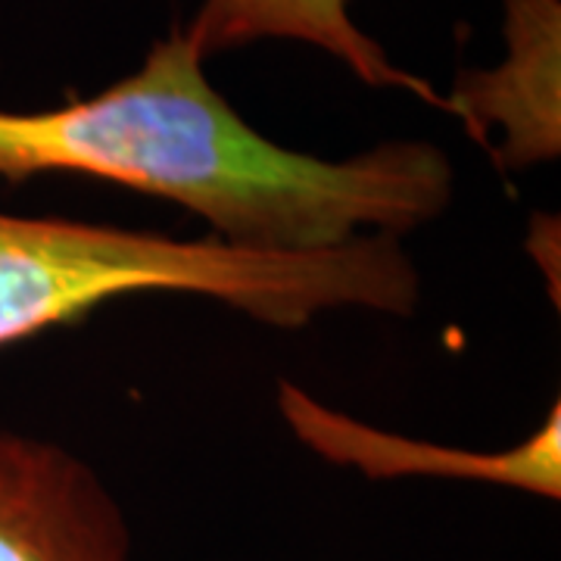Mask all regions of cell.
Masks as SVG:
<instances>
[{"instance_id": "cell-1", "label": "cell", "mask_w": 561, "mask_h": 561, "mask_svg": "<svg viewBox=\"0 0 561 561\" xmlns=\"http://www.w3.org/2000/svg\"><path fill=\"white\" fill-rule=\"evenodd\" d=\"M76 172L201 216L213 238L272 253L402 238L440 219L456 172L440 147L390 140L321 160L260 135L203 72L184 28L106 91L44 113H0V179Z\"/></svg>"}, {"instance_id": "cell-2", "label": "cell", "mask_w": 561, "mask_h": 561, "mask_svg": "<svg viewBox=\"0 0 561 561\" xmlns=\"http://www.w3.org/2000/svg\"><path fill=\"white\" fill-rule=\"evenodd\" d=\"M131 294L206 297L294 331L337 309L415 316L421 275L390 234L272 253L213 234L181 241L116 225L0 213V346Z\"/></svg>"}, {"instance_id": "cell-3", "label": "cell", "mask_w": 561, "mask_h": 561, "mask_svg": "<svg viewBox=\"0 0 561 561\" xmlns=\"http://www.w3.org/2000/svg\"><path fill=\"white\" fill-rule=\"evenodd\" d=\"M0 561H131V530L88 461L0 434Z\"/></svg>"}, {"instance_id": "cell-4", "label": "cell", "mask_w": 561, "mask_h": 561, "mask_svg": "<svg viewBox=\"0 0 561 561\" xmlns=\"http://www.w3.org/2000/svg\"><path fill=\"white\" fill-rule=\"evenodd\" d=\"M278 405L290 431L321 459L359 468L365 478H449L512 486L542 500L561 496V405L556 402L542 424L518 446L502 453L443 449L387 434L359 419L328 409L306 390L280 381Z\"/></svg>"}, {"instance_id": "cell-5", "label": "cell", "mask_w": 561, "mask_h": 561, "mask_svg": "<svg viewBox=\"0 0 561 561\" xmlns=\"http://www.w3.org/2000/svg\"><path fill=\"white\" fill-rule=\"evenodd\" d=\"M508 54L496 69L465 72L446 98V113L465 122L502 172L530 169L561 153V3L505 0Z\"/></svg>"}, {"instance_id": "cell-6", "label": "cell", "mask_w": 561, "mask_h": 561, "mask_svg": "<svg viewBox=\"0 0 561 561\" xmlns=\"http://www.w3.org/2000/svg\"><path fill=\"white\" fill-rule=\"evenodd\" d=\"M184 35L203 60L253 41H302L337 57L365 84L409 91L446 113V98L431 81L393 66L381 44L353 22L350 0H203Z\"/></svg>"}]
</instances>
